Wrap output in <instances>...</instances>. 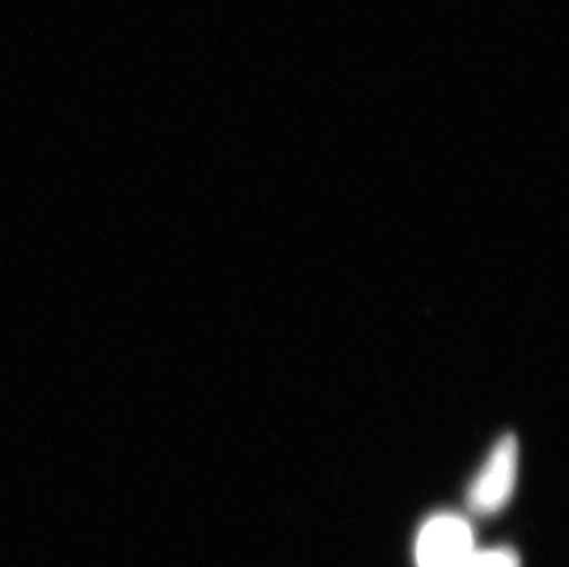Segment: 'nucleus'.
Returning a JSON list of instances; mask_svg holds the SVG:
<instances>
[{
  "label": "nucleus",
  "instance_id": "f03ea898",
  "mask_svg": "<svg viewBox=\"0 0 569 567\" xmlns=\"http://www.w3.org/2000/svg\"><path fill=\"white\" fill-rule=\"evenodd\" d=\"M476 551L473 530L459 514L439 513L431 516L415 546L417 567H465Z\"/></svg>",
  "mask_w": 569,
  "mask_h": 567
},
{
  "label": "nucleus",
  "instance_id": "7ed1b4c3",
  "mask_svg": "<svg viewBox=\"0 0 569 567\" xmlns=\"http://www.w3.org/2000/svg\"><path fill=\"white\" fill-rule=\"evenodd\" d=\"M465 567H521V563L518 553L507 547H498L485 551L476 549Z\"/></svg>",
  "mask_w": 569,
  "mask_h": 567
},
{
  "label": "nucleus",
  "instance_id": "f257e3e1",
  "mask_svg": "<svg viewBox=\"0 0 569 567\" xmlns=\"http://www.w3.org/2000/svg\"><path fill=\"white\" fill-rule=\"evenodd\" d=\"M518 457L515 435H506L496 442L468 488V507L473 514L492 516L509 504L518 479Z\"/></svg>",
  "mask_w": 569,
  "mask_h": 567
}]
</instances>
